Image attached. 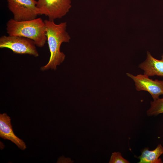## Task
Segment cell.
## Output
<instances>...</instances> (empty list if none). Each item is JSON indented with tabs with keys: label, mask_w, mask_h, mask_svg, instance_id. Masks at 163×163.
I'll list each match as a JSON object with an SVG mask.
<instances>
[{
	"label": "cell",
	"mask_w": 163,
	"mask_h": 163,
	"mask_svg": "<svg viewBox=\"0 0 163 163\" xmlns=\"http://www.w3.org/2000/svg\"><path fill=\"white\" fill-rule=\"evenodd\" d=\"M46 25L47 41L50 56L47 63L42 66L40 70L44 71L49 69L56 70L64 60L65 55L60 51V47L63 42H69L71 39L66 31L67 23L61 22L56 24L54 20L44 21Z\"/></svg>",
	"instance_id": "1"
},
{
	"label": "cell",
	"mask_w": 163,
	"mask_h": 163,
	"mask_svg": "<svg viewBox=\"0 0 163 163\" xmlns=\"http://www.w3.org/2000/svg\"><path fill=\"white\" fill-rule=\"evenodd\" d=\"M6 26L9 35L27 38L33 40L39 47H43L47 41L45 24L41 18L22 21L11 19Z\"/></svg>",
	"instance_id": "2"
},
{
	"label": "cell",
	"mask_w": 163,
	"mask_h": 163,
	"mask_svg": "<svg viewBox=\"0 0 163 163\" xmlns=\"http://www.w3.org/2000/svg\"><path fill=\"white\" fill-rule=\"evenodd\" d=\"M34 42L32 40L19 36L4 35L0 38V48H7L14 53L28 54L36 57L39 56Z\"/></svg>",
	"instance_id": "3"
},
{
	"label": "cell",
	"mask_w": 163,
	"mask_h": 163,
	"mask_svg": "<svg viewBox=\"0 0 163 163\" xmlns=\"http://www.w3.org/2000/svg\"><path fill=\"white\" fill-rule=\"evenodd\" d=\"M8 6L13 15V19L18 21H28L36 18L40 14L35 0H7Z\"/></svg>",
	"instance_id": "4"
},
{
	"label": "cell",
	"mask_w": 163,
	"mask_h": 163,
	"mask_svg": "<svg viewBox=\"0 0 163 163\" xmlns=\"http://www.w3.org/2000/svg\"><path fill=\"white\" fill-rule=\"evenodd\" d=\"M71 4V0H38L37 6L40 14L45 15L52 21L65 16L69 11Z\"/></svg>",
	"instance_id": "5"
},
{
	"label": "cell",
	"mask_w": 163,
	"mask_h": 163,
	"mask_svg": "<svg viewBox=\"0 0 163 163\" xmlns=\"http://www.w3.org/2000/svg\"><path fill=\"white\" fill-rule=\"evenodd\" d=\"M126 74L134 81L137 91H147L151 94L153 100L159 98L161 95L163 94V80H153L144 74L135 76L129 73Z\"/></svg>",
	"instance_id": "6"
},
{
	"label": "cell",
	"mask_w": 163,
	"mask_h": 163,
	"mask_svg": "<svg viewBox=\"0 0 163 163\" xmlns=\"http://www.w3.org/2000/svg\"><path fill=\"white\" fill-rule=\"evenodd\" d=\"M0 137L14 143L18 148L24 150L26 148L25 142L14 134L10 117L6 113L0 114Z\"/></svg>",
	"instance_id": "7"
},
{
	"label": "cell",
	"mask_w": 163,
	"mask_h": 163,
	"mask_svg": "<svg viewBox=\"0 0 163 163\" xmlns=\"http://www.w3.org/2000/svg\"><path fill=\"white\" fill-rule=\"evenodd\" d=\"M160 60L154 58L147 52L146 59L141 63L139 67L144 71V74L149 76L157 75L163 77V54Z\"/></svg>",
	"instance_id": "8"
},
{
	"label": "cell",
	"mask_w": 163,
	"mask_h": 163,
	"mask_svg": "<svg viewBox=\"0 0 163 163\" xmlns=\"http://www.w3.org/2000/svg\"><path fill=\"white\" fill-rule=\"evenodd\" d=\"M163 154V146L158 144L154 150L151 151L146 148L143 149L139 157V163H162L160 156Z\"/></svg>",
	"instance_id": "9"
},
{
	"label": "cell",
	"mask_w": 163,
	"mask_h": 163,
	"mask_svg": "<svg viewBox=\"0 0 163 163\" xmlns=\"http://www.w3.org/2000/svg\"><path fill=\"white\" fill-rule=\"evenodd\" d=\"M161 113H163V98L151 101L150 107L147 111L148 116H156Z\"/></svg>",
	"instance_id": "10"
},
{
	"label": "cell",
	"mask_w": 163,
	"mask_h": 163,
	"mask_svg": "<svg viewBox=\"0 0 163 163\" xmlns=\"http://www.w3.org/2000/svg\"><path fill=\"white\" fill-rule=\"evenodd\" d=\"M130 162L125 159L119 152H114L112 153L109 163H129Z\"/></svg>",
	"instance_id": "11"
}]
</instances>
